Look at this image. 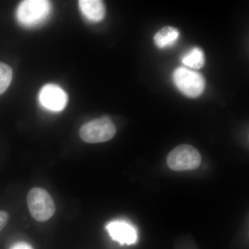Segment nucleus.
<instances>
[{
    "mask_svg": "<svg viewBox=\"0 0 249 249\" xmlns=\"http://www.w3.org/2000/svg\"><path fill=\"white\" fill-rule=\"evenodd\" d=\"M78 4L80 11L91 22H100L106 16V6L102 1L80 0Z\"/></svg>",
    "mask_w": 249,
    "mask_h": 249,
    "instance_id": "nucleus-8",
    "label": "nucleus"
},
{
    "mask_svg": "<svg viewBox=\"0 0 249 249\" xmlns=\"http://www.w3.org/2000/svg\"><path fill=\"white\" fill-rule=\"evenodd\" d=\"M167 163L170 169L175 171L193 170L201 165V156L192 145H178L168 154Z\"/></svg>",
    "mask_w": 249,
    "mask_h": 249,
    "instance_id": "nucleus-5",
    "label": "nucleus"
},
{
    "mask_svg": "<svg viewBox=\"0 0 249 249\" xmlns=\"http://www.w3.org/2000/svg\"><path fill=\"white\" fill-rule=\"evenodd\" d=\"M178 37L179 31L176 28L165 27L157 32L154 37V41L159 48L165 49L175 45Z\"/></svg>",
    "mask_w": 249,
    "mask_h": 249,
    "instance_id": "nucleus-9",
    "label": "nucleus"
},
{
    "mask_svg": "<svg viewBox=\"0 0 249 249\" xmlns=\"http://www.w3.org/2000/svg\"><path fill=\"white\" fill-rule=\"evenodd\" d=\"M52 12V4L45 0L23 1L18 6V20L22 25L34 27L45 22Z\"/></svg>",
    "mask_w": 249,
    "mask_h": 249,
    "instance_id": "nucleus-1",
    "label": "nucleus"
},
{
    "mask_svg": "<svg viewBox=\"0 0 249 249\" xmlns=\"http://www.w3.org/2000/svg\"><path fill=\"white\" fill-rule=\"evenodd\" d=\"M27 204L31 216L37 222H46L55 213L53 199L43 188H32L28 193Z\"/></svg>",
    "mask_w": 249,
    "mask_h": 249,
    "instance_id": "nucleus-3",
    "label": "nucleus"
},
{
    "mask_svg": "<svg viewBox=\"0 0 249 249\" xmlns=\"http://www.w3.org/2000/svg\"><path fill=\"white\" fill-rule=\"evenodd\" d=\"M174 83L185 96L196 98L204 92L206 81L198 72L185 67H178L173 73Z\"/></svg>",
    "mask_w": 249,
    "mask_h": 249,
    "instance_id": "nucleus-4",
    "label": "nucleus"
},
{
    "mask_svg": "<svg viewBox=\"0 0 249 249\" xmlns=\"http://www.w3.org/2000/svg\"><path fill=\"white\" fill-rule=\"evenodd\" d=\"M41 104L51 111H62L68 103L67 93L60 87L53 84L46 85L40 91Z\"/></svg>",
    "mask_w": 249,
    "mask_h": 249,
    "instance_id": "nucleus-6",
    "label": "nucleus"
},
{
    "mask_svg": "<svg viewBox=\"0 0 249 249\" xmlns=\"http://www.w3.org/2000/svg\"><path fill=\"white\" fill-rule=\"evenodd\" d=\"M10 249H34L31 245L24 242H17Z\"/></svg>",
    "mask_w": 249,
    "mask_h": 249,
    "instance_id": "nucleus-13",
    "label": "nucleus"
},
{
    "mask_svg": "<svg viewBox=\"0 0 249 249\" xmlns=\"http://www.w3.org/2000/svg\"><path fill=\"white\" fill-rule=\"evenodd\" d=\"M181 61L190 68L199 70L205 64L204 52L199 47H194L183 55Z\"/></svg>",
    "mask_w": 249,
    "mask_h": 249,
    "instance_id": "nucleus-10",
    "label": "nucleus"
},
{
    "mask_svg": "<svg viewBox=\"0 0 249 249\" xmlns=\"http://www.w3.org/2000/svg\"><path fill=\"white\" fill-rule=\"evenodd\" d=\"M116 129L114 123L108 116L94 119L80 127L79 135L83 142L88 143H99L108 142L115 136Z\"/></svg>",
    "mask_w": 249,
    "mask_h": 249,
    "instance_id": "nucleus-2",
    "label": "nucleus"
},
{
    "mask_svg": "<svg viewBox=\"0 0 249 249\" xmlns=\"http://www.w3.org/2000/svg\"><path fill=\"white\" fill-rule=\"evenodd\" d=\"M13 78V70L11 67L0 62V95L4 93L9 88Z\"/></svg>",
    "mask_w": 249,
    "mask_h": 249,
    "instance_id": "nucleus-11",
    "label": "nucleus"
},
{
    "mask_svg": "<svg viewBox=\"0 0 249 249\" xmlns=\"http://www.w3.org/2000/svg\"><path fill=\"white\" fill-rule=\"evenodd\" d=\"M9 218V214L6 211H0V232L7 225Z\"/></svg>",
    "mask_w": 249,
    "mask_h": 249,
    "instance_id": "nucleus-12",
    "label": "nucleus"
},
{
    "mask_svg": "<svg viewBox=\"0 0 249 249\" xmlns=\"http://www.w3.org/2000/svg\"><path fill=\"white\" fill-rule=\"evenodd\" d=\"M107 229L111 239L121 246L133 245L137 242V231L127 223L121 221L112 222L108 224Z\"/></svg>",
    "mask_w": 249,
    "mask_h": 249,
    "instance_id": "nucleus-7",
    "label": "nucleus"
}]
</instances>
